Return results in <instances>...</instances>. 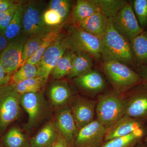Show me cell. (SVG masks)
I'll return each instance as SVG.
<instances>
[{
    "mask_svg": "<svg viewBox=\"0 0 147 147\" xmlns=\"http://www.w3.org/2000/svg\"><path fill=\"white\" fill-rule=\"evenodd\" d=\"M107 31L101 38V57L104 62L115 60L129 65H135L130 43L113 26L111 18Z\"/></svg>",
    "mask_w": 147,
    "mask_h": 147,
    "instance_id": "1",
    "label": "cell"
},
{
    "mask_svg": "<svg viewBox=\"0 0 147 147\" xmlns=\"http://www.w3.org/2000/svg\"><path fill=\"white\" fill-rule=\"evenodd\" d=\"M123 95L111 91L100 95L96 100V119L108 129L125 115Z\"/></svg>",
    "mask_w": 147,
    "mask_h": 147,
    "instance_id": "2",
    "label": "cell"
},
{
    "mask_svg": "<svg viewBox=\"0 0 147 147\" xmlns=\"http://www.w3.org/2000/svg\"><path fill=\"white\" fill-rule=\"evenodd\" d=\"M103 69L113 90L121 95L143 82L137 71L118 61L104 62Z\"/></svg>",
    "mask_w": 147,
    "mask_h": 147,
    "instance_id": "3",
    "label": "cell"
},
{
    "mask_svg": "<svg viewBox=\"0 0 147 147\" xmlns=\"http://www.w3.org/2000/svg\"><path fill=\"white\" fill-rule=\"evenodd\" d=\"M23 6L22 36L27 39L44 37L54 27L47 26L43 21L45 5L42 2L33 1L23 4Z\"/></svg>",
    "mask_w": 147,
    "mask_h": 147,
    "instance_id": "4",
    "label": "cell"
},
{
    "mask_svg": "<svg viewBox=\"0 0 147 147\" xmlns=\"http://www.w3.org/2000/svg\"><path fill=\"white\" fill-rule=\"evenodd\" d=\"M64 41L67 49L75 52L88 53L96 59L101 57L100 38L86 32L74 24L69 28L67 34L64 36Z\"/></svg>",
    "mask_w": 147,
    "mask_h": 147,
    "instance_id": "5",
    "label": "cell"
},
{
    "mask_svg": "<svg viewBox=\"0 0 147 147\" xmlns=\"http://www.w3.org/2000/svg\"><path fill=\"white\" fill-rule=\"evenodd\" d=\"M20 94L10 84L0 87V131L3 132L21 114Z\"/></svg>",
    "mask_w": 147,
    "mask_h": 147,
    "instance_id": "6",
    "label": "cell"
},
{
    "mask_svg": "<svg viewBox=\"0 0 147 147\" xmlns=\"http://www.w3.org/2000/svg\"><path fill=\"white\" fill-rule=\"evenodd\" d=\"M123 96L125 115L147 122V83L142 82Z\"/></svg>",
    "mask_w": 147,
    "mask_h": 147,
    "instance_id": "7",
    "label": "cell"
},
{
    "mask_svg": "<svg viewBox=\"0 0 147 147\" xmlns=\"http://www.w3.org/2000/svg\"><path fill=\"white\" fill-rule=\"evenodd\" d=\"M64 36L61 33L59 34L36 65L38 77L44 79L46 82L56 65L67 50L64 41Z\"/></svg>",
    "mask_w": 147,
    "mask_h": 147,
    "instance_id": "8",
    "label": "cell"
},
{
    "mask_svg": "<svg viewBox=\"0 0 147 147\" xmlns=\"http://www.w3.org/2000/svg\"><path fill=\"white\" fill-rule=\"evenodd\" d=\"M111 19L115 29L129 42L144 30L139 26L131 4L128 2Z\"/></svg>",
    "mask_w": 147,
    "mask_h": 147,
    "instance_id": "9",
    "label": "cell"
},
{
    "mask_svg": "<svg viewBox=\"0 0 147 147\" xmlns=\"http://www.w3.org/2000/svg\"><path fill=\"white\" fill-rule=\"evenodd\" d=\"M79 130L95 119L96 100L79 95H72L68 103Z\"/></svg>",
    "mask_w": 147,
    "mask_h": 147,
    "instance_id": "10",
    "label": "cell"
},
{
    "mask_svg": "<svg viewBox=\"0 0 147 147\" xmlns=\"http://www.w3.org/2000/svg\"><path fill=\"white\" fill-rule=\"evenodd\" d=\"M107 130L95 119L78 130L72 147H100L105 141Z\"/></svg>",
    "mask_w": 147,
    "mask_h": 147,
    "instance_id": "11",
    "label": "cell"
},
{
    "mask_svg": "<svg viewBox=\"0 0 147 147\" xmlns=\"http://www.w3.org/2000/svg\"><path fill=\"white\" fill-rule=\"evenodd\" d=\"M27 38L20 36L10 41L0 53V63L6 73L11 75L23 64L22 53Z\"/></svg>",
    "mask_w": 147,
    "mask_h": 147,
    "instance_id": "12",
    "label": "cell"
},
{
    "mask_svg": "<svg viewBox=\"0 0 147 147\" xmlns=\"http://www.w3.org/2000/svg\"><path fill=\"white\" fill-rule=\"evenodd\" d=\"M20 102L28 115V128L34 126L43 118L46 113V105L41 93L29 92L20 94Z\"/></svg>",
    "mask_w": 147,
    "mask_h": 147,
    "instance_id": "13",
    "label": "cell"
},
{
    "mask_svg": "<svg viewBox=\"0 0 147 147\" xmlns=\"http://www.w3.org/2000/svg\"><path fill=\"white\" fill-rule=\"evenodd\" d=\"M55 125L59 134L72 147L79 129L68 105L61 107L59 110Z\"/></svg>",
    "mask_w": 147,
    "mask_h": 147,
    "instance_id": "14",
    "label": "cell"
},
{
    "mask_svg": "<svg viewBox=\"0 0 147 147\" xmlns=\"http://www.w3.org/2000/svg\"><path fill=\"white\" fill-rule=\"evenodd\" d=\"M73 80L80 89L91 96L100 93L106 86L105 80L101 74L93 69L74 78Z\"/></svg>",
    "mask_w": 147,
    "mask_h": 147,
    "instance_id": "15",
    "label": "cell"
},
{
    "mask_svg": "<svg viewBox=\"0 0 147 147\" xmlns=\"http://www.w3.org/2000/svg\"><path fill=\"white\" fill-rule=\"evenodd\" d=\"M146 125V122L138 120L125 115L113 126L107 129L104 142L126 136Z\"/></svg>",
    "mask_w": 147,
    "mask_h": 147,
    "instance_id": "16",
    "label": "cell"
},
{
    "mask_svg": "<svg viewBox=\"0 0 147 147\" xmlns=\"http://www.w3.org/2000/svg\"><path fill=\"white\" fill-rule=\"evenodd\" d=\"M110 23V18L98 11L77 26L86 32L100 38L107 31Z\"/></svg>",
    "mask_w": 147,
    "mask_h": 147,
    "instance_id": "17",
    "label": "cell"
},
{
    "mask_svg": "<svg viewBox=\"0 0 147 147\" xmlns=\"http://www.w3.org/2000/svg\"><path fill=\"white\" fill-rule=\"evenodd\" d=\"M147 135V125L126 136L105 141L100 147H134Z\"/></svg>",
    "mask_w": 147,
    "mask_h": 147,
    "instance_id": "18",
    "label": "cell"
},
{
    "mask_svg": "<svg viewBox=\"0 0 147 147\" xmlns=\"http://www.w3.org/2000/svg\"><path fill=\"white\" fill-rule=\"evenodd\" d=\"M129 43L137 69L139 66L147 65V30H144L131 40Z\"/></svg>",
    "mask_w": 147,
    "mask_h": 147,
    "instance_id": "19",
    "label": "cell"
},
{
    "mask_svg": "<svg viewBox=\"0 0 147 147\" xmlns=\"http://www.w3.org/2000/svg\"><path fill=\"white\" fill-rule=\"evenodd\" d=\"M92 57L88 53L74 52L72 66L66 78L73 79L91 70L93 65Z\"/></svg>",
    "mask_w": 147,
    "mask_h": 147,
    "instance_id": "20",
    "label": "cell"
},
{
    "mask_svg": "<svg viewBox=\"0 0 147 147\" xmlns=\"http://www.w3.org/2000/svg\"><path fill=\"white\" fill-rule=\"evenodd\" d=\"M49 96L54 105L61 107L68 104L72 91L67 82L58 80L50 86Z\"/></svg>",
    "mask_w": 147,
    "mask_h": 147,
    "instance_id": "21",
    "label": "cell"
},
{
    "mask_svg": "<svg viewBox=\"0 0 147 147\" xmlns=\"http://www.w3.org/2000/svg\"><path fill=\"white\" fill-rule=\"evenodd\" d=\"M58 133L55 125L52 122L48 123L31 139V147H50L56 141Z\"/></svg>",
    "mask_w": 147,
    "mask_h": 147,
    "instance_id": "22",
    "label": "cell"
},
{
    "mask_svg": "<svg viewBox=\"0 0 147 147\" xmlns=\"http://www.w3.org/2000/svg\"><path fill=\"white\" fill-rule=\"evenodd\" d=\"M99 11L92 0H78L73 9L72 18L74 24L78 25L96 11Z\"/></svg>",
    "mask_w": 147,
    "mask_h": 147,
    "instance_id": "23",
    "label": "cell"
},
{
    "mask_svg": "<svg viewBox=\"0 0 147 147\" xmlns=\"http://www.w3.org/2000/svg\"><path fill=\"white\" fill-rule=\"evenodd\" d=\"M23 10V4L18 3L13 18L3 34L9 41L20 36L22 32Z\"/></svg>",
    "mask_w": 147,
    "mask_h": 147,
    "instance_id": "24",
    "label": "cell"
},
{
    "mask_svg": "<svg viewBox=\"0 0 147 147\" xmlns=\"http://www.w3.org/2000/svg\"><path fill=\"white\" fill-rule=\"evenodd\" d=\"M46 83L44 79L38 76L10 84L13 90L20 95L26 93L39 92Z\"/></svg>",
    "mask_w": 147,
    "mask_h": 147,
    "instance_id": "25",
    "label": "cell"
},
{
    "mask_svg": "<svg viewBox=\"0 0 147 147\" xmlns=\"http://www.w3.org/2000/svg\"><path fill=\"white\" fill-rule=\"evenodd\" d=\"M74 56L73 51L66 50L50 74L54 79L59 80L67 76L72 66Z\"/></svg>",
    "mask_w": 147,
    "mask_h": 147,
    "instance_id": "26",
    "label": "cell"
},
{
    "mask_svg": "<svg viewBox=\"0 0 147 147\" xmlns=\"http://www.w3.org/2000/svg\"><path fill=\"white\" fill-rule=\"evenodd\" d=\"M99 11L108 18L115 16L127 2L124 0H92Z\"/></svg>",
    "mask_w": 147,
    "mask_h": 147,
    "instance_id": "27",
    "label": "cell"
},
{
    "mask_svg": "<svg viewBox=\"0 0 147 147\" xmlns=\"http://www.w3.org/2000/svg\"><path fill=\"white\" fill-rule=\"evenodd\" d=\"M61 27L59 26L53 27L51 31L43 38L38 50L26 62L36 65L47 48L61 33Z\"/></svg>",
    "mask_w": 147,
    "mask_h": 147,
    "instance_id": "28",
    "label": "cell"
},
{
    "mask_svg": "<svg viewBox=\"0 0 147 147\" xmlns=\"http://www.w3.org/2000/svg\"><path fill=\"white\" fill-rule=\"evenodd\" d=\"M36 65L25 63L15 71L11 76L10 84L17 83L32 78L38 77Z\"/></svg>",
    "mask_w": 147,
    "mask_h": 147,
    "instance_id": "29",
    "label": "cell"
},
{
    "mask_svg": "<svg viewBox=\"0 0 147 147\" xmlns=\"http://www.w3.org/2000/svg\"><path fill=\"white\" fill-rule=\"evenodd\" d=\"M4 141L7 147H25L27 144L25 135L21 129L16 127L9 130L5 136Z\"/></svg>",
    "mask_w": 147,
    "mask_h": 147,
    "instance_id": "30",
    "label": "cell"
},
{
    "mask_svg": "<svg viewBox=\"0 0 147 147\" xmlns=\"http://www.w3.org/2000/svg\"><path fill=\"white\" fill-rule=\"evenodd\" d=\"M131 5L139 26L147 30V0H133Z\"/></svg>",
    "mask_w": 147,
    "mask_h": 147,
    "instance_id": "31",
    "label": "cell"
},
{
    "mask_svg": "<svg viewBox=\"0 0 147 147\" xmlns=\"http://www.w3.org/2000/svg\"><path fill=\"white\" fill-rule=\"evenodd\" d=\"M44 37H38L27 39L24 44L22 53V58L24 63H26L29 59L36 53V51L39 49Z\"/></svg>",
    "mask_w": 147,
    "mask_h": 147,
    "instance_id": "32",
    "label": "cell"
},
{
    "mask_svg": "<svg viewBox=\"0 0 147 147\" xmlns=\"http://www.w3.org/2000/svg\"><path fill=\"white\" fill-rule=\"evenodd\" d=\"M71 3L68 0H51L49 2V9L57 12L64 22L69 16Z\"/></svg>",
    "mask_w": 147,
    "mask_h": 147,
    "instance_id": "33",
    "label": "cell"
},
{
    "mask_svg": "<svg viewBox=\"0 0 147 147\" xmlns=\"http://www.w3.org/2000/svg\"><path fill=\"white\" fill-rule=\"evenodd\" d=\"M18 3H15L7 10L0 12V33L1 34H3L13 18Z\"/></svg>",
    "mask_w": 147,
    "mask_h": 147,
    "instance_id": "34",
    "label": "cell"
},
{
    "mask_svg": "<svg viewBox=\"0 0 147 147\" xmlns=\"http://www.w3.org/2000/svg\"><path fill=\"white\" fill-rule=\"evenodd\" d=\"M43 19L45 24L50 27L58 26L64 22L57 12L49 8L44 12Z\"/></svg>",
    "mask_w": 147,
    "mask_h": 147,
    "instance_id": "35",
    "label": "cell"
},
{
    "mask_svg": "<svg viewBox=\"0 0 147 147\" xmlns=\"http://www.w3.org/2000/svg\"><path fill=\"white\" fill-rule=\"evenodd\" d=\"M11 75L6 73L0 63V87L10 84Z\"/></svg>",
    "mask_w": 147,
    "mask_h": 147,
    "instance_id": "36",
    "label": "cell"
},
{
    "mask_svg": "<svg viewBox=\"0 0 147 147\" xmlns=\"http://www.w3.org/2000/svg\"><path fill=\"white\" fill-rule=\"evenodd\" d=\"M50 147H71L70 144L59 134L55 143Z\"/></svg>",
    "mask_w": 147,
    "mask_h": 147,
    "instance_id": "37",
    "label": "cell"
},
{
    "mask_svg": "<svg viewBox=\"0 0 147 147\" xmlns=\"http://www.w3.org/2000/svg\"><path fill=\"white\" fill-rule=\"evenodd\" d=\"M15 3L11 0H0V12L7 10Z\"/></svg>",
    "mask_w": 147,
    "mask_h": 147,
    "instance_id": "38",
    "label": "cell"
},
{
    "mask_svg": "<svg viewBox=\"0 0 147 147\" xmlns=\"http://www.w3.org/2000/svg\"><path fill=\"white\" fill-rule=\"evenodd\" d=\"M137 72L143 82L147 83V65L139 66Z\"/></svg>",
    "mask_w": 147,
    "mask_h": 147,
    "instance_id": "39",
    "label": "cell"
},
{
    "mask_svg": "<svg viewBox=\"0 0 147 147\" xmlns=\"http://www.w3.org/2000/svg\"><path fill=\"white\" fill-rule=\"evenodd\" d=\"M9 42L3 35L0 33V53L4 50Z\"/></svg>",
    "mask_w": 147,
    "mask_h": 147,
    "instance_id": "40",
    "label": "cell"
},
{
    "mask_svg": "<svg viewBox=\"0 0 147 147\" xmlns=\"http://www.w3.org/2000/svg\"><path fill=\"white\" fill-rule=\"evenodd\" d=\"M134 147H147V145L146 144L143 142H140Z\"/></svg>",
    "mask_w": 147,
    "mask_h": 147,
    "instance_id": "41",
    "label": "cell"
},
{
    "mask_svg": "<svg viewBox=\"0 0 147 147\" xmlns=\"http://www.w3.org/2000/svg\"><path fill=\"white\" fill-rule=\"evenodd\" d=\"M143 142L144 143H145L147 145V135L146 136V137H145L144 138Z\"/></svg>",
    "mask_w": 147,
    "mask_h": 147,
    "instance_id": "42",
    "label": "cell"
},
{
    "mask_svg": "<svg viewBox=\"0 0 147 147\" xmlns=\"http://www.w3.org/2000/svg\"></svg>",
    "mask_w": 147,
    "mask_h": 147,
    "instance_id": "43",
    "label": "cell"
}]
</instances>
